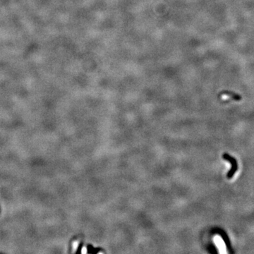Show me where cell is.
<instances>
[{"label": "cell", "instance_id": "2", "mask_svg": "<svg viewBox=\"0 0 254 254\" xmlns=\"http://www.w3.org/2000/svg\"><path fill=\"white\" fill-rule=\"evenodd\" d=\"M79 244H80V241L79 240L74 241V242H73V243H72V248H73L72 252L73 253L76 252L78 248V247H79Z\"/></svg>", "mask_w": 254, "mask_h": 254}, {"label": "cell", "instance_id": "1", "mask_svg": "<svg viewBox=\"0 0 254 254\" xmlns=\"http://www.w3.org/2000/svg\"><path fill=\"white\" fill-rule=\"evenodd\" d=\"M215 242H216V245L217 246V247H218V248H219V252H220V253H226L227 252L226 247H225L224 242L222 240L221 238H219L218 237H216L215 238Z\"/></svg>", "mask_w": 254, "mask_h": 254}]
</instances>
